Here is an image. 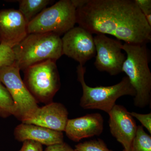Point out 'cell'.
<instances>
[{"label": "cell", "mask_w": 151, "mask_h": 151, "mask_svg": "<svg viewBox=\"0 0 151 151\" xmlns=\"http://www.w3.org/2000/svg\"><path fill=\"white\" fill-rule=\"evenodd\" d=\"M86 68L78 65L77 79L82 86L83 94L80 99V106L85 110H101L109 113L116 105V100L125 95L135 97L136 92L127 76L118 84L110 86L91 87L84 80Z\"/></svg>", "instance_id": "cell-4"}, {"label": "cell", "mask_w": 151, "mask_h": 151, "mask_svg": "<svg viewBox=\"0 0 151 151\" xmlns=\"http://www.w3.org/2000/svg\"><path fill=\"white\" fill-rule=\"evenodd\" d=\"M19 68L14 64L0 68V81L12 98L14 116L24 123L31 119L40 108L21 77Z\"/></svg>", "instance_id": "cell-7"}, {"label": "cell", "mask_w": 151, "mask_h": 151, "mask_svg": "<svg viewBox=\"0 0 151 151\" xmlns=\"http://www.w3.org/2000/svg\"><path fill=\"white\" fill-rule=\"evenodd\" d=\"M76 23L92 34L109 35L129 44L151 40V27L132 0H87L76 9Z\"/></svg>", "instance_id": "cell-1"}, {"label": "cell", "mask_w": 151, "mask_h": 151, "mask_svg": "<svg viewBox=\"0 0 151 151\" xmlns=\"http://www.w3.org/2000/svg\"><path fill=\"white\" fill-rule=\"evenodd\" d=\"M71 2L76 9L81 7L87 2V0H71Z\"/></svg>", "instance_id": "cell-24"}, {"label": "cell", "mask_w": 151, "mask_h": 151, "mask_svg": "<svg viewBox=\"0 0 151 151\" xmlns=\"http://www.w3.org/2000/svg\"><path fill=\"white\" fill-rule=\"evenodd\" d=\"M108 115L111 134L122 144L125 151H130L137 128L134 119L127 108L116 104Z\"/></svg>", "instance_id": "cell-10"}, {"label": "cell", "mask_w": 151, "mask_h": 151, "mask_svg": "<svg viewBox=\"0 0 151 151\" xmlns=\"http://www.w3.org/2000/svg\"><path fill=\"white\" fill-rule=\"evenodd\" d=\"M19 2L18 10L27 25L51 3L49 0H21Z\"/></svg>", "instance_id": "cell-15"}, {"label": "cell", "mask_w": 151, "mask_h": 151, "mask_svg": "<svg viewBox=\"0 0 151 151\" xmlns=\"http://www.w3.org/2000/svg\"><path fill=\"white\" fill-rule=\"evenodd\" d=\"M19 151H43L42 145L35 141L27 140L23 143Z\"/></svg>", "instance_id": "cell-21"}, {"label": "cell", "mask_w": 151, "mask_h": 151, "mask_svg": "<svg viewBox=\"0 0 151 151\" xmlns=\"http://www.w3.org/2000/svg\"><path fill=\"white\" fill-rule=\"evenodd\" d=\"M134 1L145 17L151 15V0H134Z\"/></svg>", "instance_id": "cell-22"}, {"label": "cell", "mask_w": 151, "mask_h": 151, "mask_svg": "<svg viewBox=\"0 0 151 151\" xmlns=\"http://www.w3.org/2000/svg\"><path fill=\"white\" fill-rule=\"evenodd\" d=\"M104 129V119L99 113H91L68 119L65 131L71 140L78 142L84 138L99 136Z\"/></svg>", "instance_id": "cell-12"}, {"label": "cell", "mask_w": 151, "mask_h": 151, "mask_svg": "<svg viewBox=\"0 0 151 151\" xmlns=\"http://www.w3.org/2000/svg\"><path fill=\"white\" fill-rule=\"evenodd\" d=\"M14 135L19 142L32 140L47 146L64 142L63 132L34 124L22 123L15 128Z\"/></svg>", "instance_id": "cell-14"}, {"label": "cell", "mask_w": 151, "mask_h": 151, "mask_svg": "<svg viewBox=\"0 0 151 151\" xmlns=\"http://www.w3.org/2000/svg\"><path fill=\"white\" fill-rule=\"evenodd\" d=\"M15 57L12 48L0 44V68L14 64Z\"/></svg>", "instance_id": "cell-19"}, {"label": "cell", "mask_w": 151, "mask_h": 151, "mask_svg": "<svg viewBox=\"0 0 151 151\" xmlns=\"http://www.w3.org/2000/svg\"><path fill=\"white\" fill-rule=\"evenodd\" d=\"M130 151H151V137L142 126H137Z\"/></svg>", "instance_id": "cell-17"}, {"label": "cell", "mask_w": 151, "mask_h": 151, "mask_svg": "<svg viewBox=\"0 0 151 151\" xmlns=\"http://www.w3.org/2000/svg\"><path fill=\"white\" fill-rule=\"evenodd\" d=\"M63 55L84 65L96 54L92 34L80 27H76L64 34L61 38Z\"/></svg>", "instance_id": "cell-9"}, {"label": "cell", "mask_w": 151, "mask_h": 151, "mask_svg": "<svg viewBox=\"0 0 151 151\" xmlns=\"http://www.w3.org/2000/svg\"><path fill=\"white\" fill-rule=\"evenodd\" d=\"M14 105L9 91L0 81V117L6 118L14 116Z\"/></svg>", "instance_id": "cell-16"}, {"label": "cell", "mask_w": 151, "mask_h": 151, "mask_svg": "<svg viewBox=\"0 0 151 151\" xmlns=\"http://www.w3.org/2000/svg\"><path fill=\"white\" fill-rule=\"evenodd\" d=\"M76 9L71 0H60L42 11L27 25L28 34L53 32L60 36L74 27Z\"/></svg>", "instance_id": "cell-6"}, {"label": "cell", "mask_w": 151, "mask_h": 151, "mask_svg": "<svg viewBox=\"0 0 151 151\" xmlns=\"http://www.w3.org/2000/svg\"><path fill=\"white\" fill-rule=\"evenodd\" d=\"M147 45L124 43L122 50L127 54L122 67L136 92L134 104L144 108L151 104V73L149 67V58Z\"/></svg>", "instance_id": "cell-2"}, {"label": "cell", "mask_w": 151, "mask_h": 151, "mask_svg": "<svg viewBox=\"0 0 151 151\" xmlns=\"http://www.w3.org/2000/svg\"><path fill=\"white\" fill-rule=\"evenodd\" d=\"M75 149L76 151H113L100 139L79 143L75 146Z\"/></svg>", "instance_id": "cell-18"}, {"label": "cell", "mask_w": 151, "mask_h": 151, "mask_svg": "<svg viewBox=\"0 0 151 151\" xmlns=\"http://www.w3.org/2000/svg\"><path fill=\"white\" fill-rule=\"evenodd\" d=\"M44 151H76L67 143L63 142L47 146Z\"/></svg>", "instance_id": "cell-23"}, {"label": "cell", "mask_w": 151, "mask_h": 151, "mask_svg": "<svg viewBox=\"0 0 151 151\" xmlns=\"http://www.w3.org/2000/svg\"><path fill=\"white\" fill-rule=\"evenodd\" d=\"M94 40L96 52L94 65L97 70L105 71L111 76L122 73L126 59L122 52V43L104 34L96 35Z\"/></svg>", "instance_id": "cell-8"}, {"label": "cell", "mask_w": 151, "mask_h": 151, "mask_svg": "<svg viewBox=\"0 0 151 151\" xmlns=\"http://www.w3.org/2000/svg\"><path fill=\"white\" fill-rule=\"evenodd\" d=\"M68 116V111L63 104L52 102L39 108L33 117L23 123L63 132L65 131Z\"/></svg>", "instance_id": "cell-13"}, {"label": "cell", "mask_w": 151, "mask_h": 151, "mask_svg": "<svg viewBox=\"0 0 151 151\" xmlns=\"http://www.w3.org/2000/svg\"><path fill=\"white\" fill-rule=\"evenodd\" d=\"M27 24L18 10H0V44L13 48L28 35Z\"/></svg>", "instance_id": "cell-11"}, {"label": "cell", "mask_w": 151, "mask_h": 151, "mask_svg": "<svg viewBox=\"0 0 151 151\" xmlns=\"http://www.w3.org/2000/svg\"><path fill=\"white\" fill-rule=\"evenodd\" d=\"M12 49L14 64L23 71L47 60L56 61L63 55L62 40L53 32L29 34Z\"/></svg>", "instance_id": "cell-3"}, {"label": "cell", "mask_w": 151, "mask_h": 151, "mask_svg": "<svg viewBox=\"0 0 151 151\" xmlns=\"http://www.w3.org/2000/svg\"><path fill=\"white\" fill-rule=\"evenodd\" d=\"M56 60L49 59L27 68L24 70V82L37 101L47 104L52 99L60 86Z\"/></svg>", "instance_id": "cell-5"}, {"label": "cell", "mask_w": 151, "mask_h": 151, "mask_svg": "<svg viewBox=\"0 0 151 151\" xmlns=\"http://www.w3.org/2000/svg\"><path fill=\"white\" fill-rule=\"evenodd\" d=\"M130 114L133 117H134L140 122L143 127L148 130L151 134V113L148 114H140L136 112H131Z\"/></svg>", "instance_id": "cell-20"}, {"label": "cell", "mask_w": 151, "mask_h": 151, "mask_svg": "<svg viewBox=\"0 0 151 151\" xmlns=\"http://www.w3.org/2000/svg\"><path fill=\"white\" fill-rule=\"evenodd\" d=\"M123 151H125V150H123Z\"/></svg>", "instance_id": "cell-25"}]
</instances>
